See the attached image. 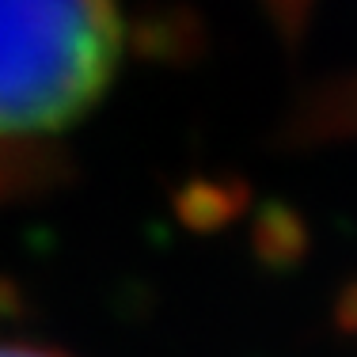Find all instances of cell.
<instances>
[{"mask_svg": "<svg viewBox=\"0 0 357 357\" xmlns=\"http://www.w3.org/2000/svg\"><path fill=\"white\" fill-rule=\"evenodd\" d=\"M118 0H0V144L42 149L76 126L122 61Z\"/></svg>", "mask_w": 357, "mask_h": 357, "instance_id": "6da1fadb", "label": "cell"}, {"mask_svg": "<svg viewBox=\"0 0 357 357\" xmlns=\"http://www.w3.org/2000/svg\"><path fill=\"white\" fill-rule=\"evenodd\" d=\"M0 357H69L46 342H27V338H0Z\"/></svg>", "mask_w": 357, "mask_h": 357, "instance_id": "7a4b0ae2", "label": "cell"}]
</instances>
